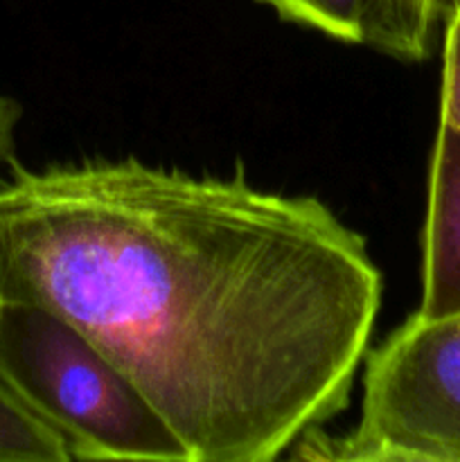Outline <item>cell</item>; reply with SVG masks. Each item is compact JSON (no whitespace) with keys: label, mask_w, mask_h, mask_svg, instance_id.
<instances>
[{"label":"cell","mask_w":460,"mask_h":462,"mask_svg":"<svg viewBox=\"0 0 460 462\" xmlns=\"http://www.w3.org/2000/svg\"><path fill=\"white\" fill-rule=\"evenodd\" d=\"M382 271L320 199L138 158L0 180V300L84 329L192 462H266L350 404Z\"/></svg>","instance_id":"cell-1"},{"label":"cell","mask_w":460,"mask_h":462,"mask_svg":"<svg viewBox=\"0 0 460 462\" xmlns=\"http://www.w3.org/2000/svg\"><path fill=\"white\" fill-rule=\"evenodd\" d=\"M0 388L57 431L72 460L192 462L115 359L48 307L0 300Z\"/></svg>","instance_id":"cell-2"},{"label":"cell","mask_w":460,"mask_h":462,"mask_svg":"<svg viewBox=\"0 0 460 462\" xmlns=\"http://www.w3.org/2000/svg\"><path fill=\"white\" fill-rule=\"evenodd\" d=\"M325 458L460 462V314L415 311L365 355L361 418Z\"/></svg>","instance_id":"cell-3"},{"label":"cell","mask_w":460,"mask_h":462,"mask_svg":"<svg viewBox=\"0 0 460 462\" xmlns=\"http://www.w3.org/2000/svg\"><path fill=\"white\" fill-rule=\"evenodd\" d=\"M418 314H460V134L445 125L437 126L431 158Z\"/></svg>","instance_id":"cell-4"},{"label":"cell","mask_w":460,"mask_h":462,"mask_svg":"<svg viewBox=\"0 0 460 462\" xmlns=\"http://www.w3.org/2000/svg\"><path fill=\"white\" fill-rule=\"evenodd\" d=\"M282 21L311 27L336 41L373 43L382 0H257Z\"/></svg>","instance_id":"cell-5"},{"label":"cell","mask_w":460,"mask_h":462,"mask_svg":"<svg viewBox=\"0 0 460 462\" xmlns=\"http://www.w3.org/2000/svg\"><path fill=\"white\" fill-rule=\"evenodd\" d=\"M442 23L440 0H382L370 48L401 61H424Z\"/></svg>","instance_id":"cell-6"},{"label":"cell","mask_w":460,"mask_h":462,"mask_svg":"<svg viewBox=\"0 0 460 462\" xmlns=\"http://www.w3.org/2000/svg\"><path fill=\"white\" fill-rule=\"evenodd\" d=\"M68 447L5 388H0V462H68Z\"/></svg>","instance_id":"cell-7"},{"label":"cell","mask_w":460,"mask_h":462,"mask_svg":"<svg viewBox=\"0 0 460 462\" xmlns=\"http://www.w3.org/2000/svg\"><path fill=\"white\" fill-rule=\"evenodd\" d=\"M440 125L460 134V5L445 18V70H442Z\"/></svg>","instance_id":"cell-8"},{"label":"cell","mask_w":460,"mask_h":462,"mask_svg":"<svg viewBox=\"0 0 460 462\" xmlns=\"http://www.w3.org/2000/svg\"><path fill=\"white\" fill-rule=\"evenodd\" d=\"M18 120H21V106H18V102L0 95V167L14 161Z\"/></svg>","instance_id":"cell-9"},{"label":"cell","mask_w":460,"mask_h":462,"mask_svg":"<svg viewBox=\"0 0 460 462\" xmlns=\"http://www.w3.org/2000/svg\"><path fill=\"white\" fill-rule=\"evenodd\" d=\"M458 5V0H440V14H442V23H445V18L449 16L451 9Z\"/></svg>","instance_id":"cell-10"},{"label":"cell","mask_w":460,"mask_h":462,"mask_svg":"<svg viewBox=\"0 0 460 462\" xmlns=\"http://www.w3.org/2000/svg\"><path fill=\"white\" fill-rule=\"evenodd\" d=\"M458 5H460V0H458ZM458 5H455V7H458Z\"/></svg>","instance_id":"cell-11"}]
</instances>
